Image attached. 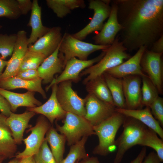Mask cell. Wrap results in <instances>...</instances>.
Instances as JSON below:
<instances>
[{"instance_id": "1", "label": "cell", "mask_w": 163, "mask_h": 163, "mask_svg": "<svg viewBox=\"0 0 163 163\" xmlns=\"http://www.w3.org/2000/svg\"><path fill=\"white\" fill-rule=\"evenodd\" d=\"M121 29L117 34L127 52L150 50L163 35V0H113Z\"/></svg>"}, {"instance_id": "2", "label": "cell", "mask_w": 163, "mask_h": 163, "mask_svg": "<svg viewBox=\"0 0 163 163\" xmlns=\"http://www.w3.org/2000/svg\"><path fill=\"white\" fill-rule=\"evenodd\" d=\"M104 50L105 54L99 62L84 69L80 73V77L88 75L83 81L84 85L102 75L107 70L120 64L125 60L128 59L131 57L117 35L113 43Z\"/></svg>"}, {"instance_id": "3", "label": "cell", "mask_w": 163, "mask_h": 163, "mask_svg": "<svg viewBox=\"0 0 163 163\" xmlns=\"http://www.w3.org/2000/svg\"><path fill=\"white\" fill-rule=\"evenodd\" d=\"M126 116L116 112L99 124L93 126L95 135L99 139V143L93 153L95 155L106 156L115 145V138L117 131L123 125Z\"/></svg>"}, {"instance_id": "4", "label": "cell", "mask_w": 163, "mask_h": 163, "mask_svg": "<svg viewBox=\"0 0 163 163\" xmlns=\"http://www.w3.org/2000/svg\"><path fill=\"white\" fill-rule=\"evenodd\" d=\"M123 125V130L115 140V145L117 146V149L114 163L121 162L126 151L138 144L147 127L138 120L127 116H126Z\"/></svg>"}, {"instance_id": "5", "label": "cell", "mask_w": 163, "mask_h": 163, "mask_svg": "<svg viewBox=\"0 0 163 163\" xmlns=\"http://www.w3.org/2000/svg\"><path fill=\"white\" fill-rule=\"evenodd\" d=\"M62 120V126L56 121V129L65 136L69 145H74L84 136L95 135L93 126L83 117L66 112Z\"/></svg>"}, {"instance_id": "6", "label": "cell", "mask_w": 163, "mask_h": 163, "mask_svg": "<svg viewBox=\"0 0 163 163\" xmlns=\"http://www.w3.org/2000/svg\"><path fill=\"white\" fill-rule=\"evenodd\" d=\"M110 45H100L86 42L65 33L62 36L59 51L64 55L65 66L67 62L72 58L77 57L81 60H87L88 56L91 53L107 49Z\"/></svg>"}, {"instance_id": "7", "label": "cell", "mask_w": 163, "mask_h": 163, "mask_svg": "<svg viewBox=\"0 0 163 163\" xmlns=\"http://www.w3.org/2000/svg\"><path fill=\"white\" fill-rule=\"evenodd\" d=\"M72 82L66 81L57 85L56 97L62 108L84 117L86 114L85 99L80 97L72 88Z\"/></svg>"}, {"instance_id": "8", "label": "cell", "mask_w": 163, "mask_h": 163, "mask_svg": "<svg viewBox=\"0 0 163 163\" xmlns=\"http://www.w3.org/2000/svg\"><path fill=\"white\" fill-rule=\"evenodd\" d=\"M111 0H90L88 8L94 11V15L90 22L79 31L72 34L74 37L82 41L93 32L100 31L104 21L110 15L111 9Z\"/></svg>"}, {"instance_id": "9", "label": "cell", "mask_w": 163, "mask_h": 163, "mask_svg": "<svg viewBox=\"0 0 163 163\" xmlns=\"http://www.w3.org/2000/svg\"><path fill=\"white\" fill-rule=\"evenodd\" d=\"M51 124L44 116L41 115L37 118L35 125L27 130L31 131L29 135L23 139L25 148L24 150L15 155V158L33 156L39 151L45 139V136Z\"/></svg>"}, {"instance_id": "10", "label": "cell", "mask_w": 163, "mask_h": 163, "mask_svg": "<svg viewBox=\"0 0 163 163\" xmlns=\"http://www.w3.org/2000/svg\"><path fill=\"white\" fill-rule=\"evenodd\" d=\"M162 54L163 53H156L146 49L140 62L142 71L147 74L160 94L163 93Z\"/></svg>"}, {"instance_id": "11", "label": "cell", "mask_w": 163, "mask_h": 163, "mask_svg": "<svg viewBox=\"0 0 163 163\" xmlns=\"http://www.w3.org/2000/svg\"><path fill=\"white\" fill-rule=\"evenodd\" d=\"M105 54L104 50L98 56L90 60H81L76 57L71 58L66 63L64 68L59 75L56 77L46 88L47 91L54 84L58 85L59 83L66 81H71L77 83L81 79L80 74L84 69L93 66L99 62Z\"/></svg>"}, {"instance_id": "12", "label": "cell", "mask_w": 163, "mask_h": 163, "mask_svg": "<svg viewBox=\"0 0 163 163\" xmlns=\"http://www.w3.org/2000/svg\"><path fill=\"white\" fill-rule=\"evenodd\" d=\"M85 98L84 118L93 126L99 124L116 112L114 105L101 100L92 94L88 93Z\"/></svg>"}, {"instance_id": "13", "label": "cell", "mask_w": 163, "mask_h": 163, "mask_svg": "<svg viewBox=\"0 0 163 163\" xmlns=\"http://www.w3.org/2000/svg\"><path fill=\"white\" fill-rule=\"evenodd\" d=\"M11 57L6 68L0 77V81L15 76L18 72L24 56L28 50V44L27 32L19 30Z\"/></svg>"}, {"instance_id": "14", "label": "cell", "mask_w": 163, "mask_h": 163, "mask_svg": "<svg viewBox=\"0 0 163 163\" xmlns=\"http://www.w3.org/2000/svg\"><path fill=\"white\" fill-rule=\"evenodd\" d=\"M122 79L126 109H142L141 77L131 75L125 76Z\"/></svg>"}, {"instance_id": "15", "label": "cell", "mask_w": 163, "mask_h": 163, "mask_svg": "<svg viewBox=\"0 0 163 163\" xmlns=\"http://www.w3.org/2000/svg\"><path fill=\"white\" fill-rule=\"evenodd\" d=\"M111 11L108 19L102 29L93 39L96 45H110L121 29L117 18V6L113 0L111 1Z\"/></svg>"}, {"instance_id": "16", "label": "cell", "mask_w": 163, "mask_h": 163, "mask_svg": "<svg viewBox=\"0 0 163 163\" xmlns=\"http://www.w3.org/2000/svg\"><path fill=\"white\" fill-rule=\"evenodd\" d=\"M62 37L60 27L56 26L50 28L47 33L34 43L28 45V50L40 53L46 58L57 49Z\"/></svg>"}, {"instance_id": "17", "label": "cell", "mask_w": 163, "mask_h": 163, "mask_svg": "<svg viewBox=\"0 0 163 163\" xmlns=\"http://www.w3.org/2000/svg\"><path fill=\"white\" fill-rule=\"evenodd\" d=\"M59 46L60 44L52 54L45 59L37 69L43 84L51 83L54 78V75L61 74L64 68V55L59 52Z\"/></svg>"}, {"instance_id": "18", "label": "cell", "mask_w": 163, "mask_h": 163, "mask_svg": "<svg viewBox=\"0 0 163 163\" xmlns=\"http://www.w3.org/2000/svg\"><path fill=\"white\" fill-rule=\"evenodd\" d=\"M146 49L144 46L141 47L133 56L126 61L105 72L118 78L131 75H138L141 77L147 76L143 72L140 66L142 55Z\"/></svg>"}, {"instance_id": "19", "label": "cell", "mask_w": 163, "mask_h": 163, "mask_svg": "<svg viewBox=\"0 0 163 163\" xmlns=\"http://www.w3.org/2000/svg\"><path fill=\"white\" fill-rule=\"evenodd\" d=\"M57 85L54 84L52 88V92L48 100L41 105L33 108H28L27 110L32 111L36 114L45 116L52 125L56 120H63L66 112L62 108L56 97Z\"/></svg>"}, {"instance_id": "20", "label": "cell", "mask_w": 163, "mask_h": 163, "mask_svg": "<svg viewBox=\"0 0 163 163\" xmlns=\"http://www.w3.org/2000/svg\"><path fill=\"white\" fill-rule=\"evenodd\" d=\"M36 114L34 112L28 110L19 114L11 112L6 118V123L11 129L17 144L21 143L24 131L26 129L31 127L29 122Z\"/></svg>"}, {"instance_id": "21", "label": "cell", "mask_w": 163, "mask_h": 163, "mask_svg": "<svg viewBox=\"0 0 163 163\" xmlns=\"http://www.w3.org/2000/svg\"><path fill=\"white\" fill-rule=\"evenodd\" d=\"M35 93L30 91L23 93H17L0 88V94L8 101L13 113L20 107L33 108L41 105L42 102L35 97Z\"/></svg>"}, {"instance_id": "22", "label": "cell", "mask_w": 163, "mask_h": 163, "mask_svg": "<svg viewBox=\"0 0 163 163\" xmlns=\"http://www.w3.org/2000/svg\"><path fill=\"white\" fill-rule=\"evenodd\" d=\"M115 110L126 116L131 117L138 120L155 132L163 140V129L158 122L152 115L149 107H145L144 109L136 110L116 107Z\"/></svg>"}, {"instance_id": "23", "label": "cell", "mask_w": 163, "mask_h": 163, "mask_svg": "<svg viewBox=\"0 0 163 163\" xmlns=\"http://www.w3.org/2000/svg\"><path fill=\"white\" fill-rule=\"evenodd\" d=\"M40 78L34 80H26L14 76L0 81V88L9 91L18 88L26 89L28 91L37 92L44 99L47 96L42 86Z\"/></svg>"}, {"instance_id": "24", "label": "cell", "mask_w": 163, "mask_h": 163, "mask_svg": "<svg viewBox=\"0 0 163 163\" xmlns=\"http://www.w3.org/2000/svg\"><path fill=\"white\" fill-rule=\"evenodd\" d=\"M31 14L27 26L31 28V32L27 39L28 45L34 43L38 39L41 37L50 29L44 26L41 20V7L37 0L32 1Z\"/></svg>"}, {"instance_id": "25", "label": "cell", "mask_w": 163, "mask_h": 163, "mask_svg": "<svg viewBox=\"0 0 163 163\" xmlns=\"http://www.w3.org/2000/svg\"><path fill=\"white\" fill-rule=\"evenodd\" d=\"M7 117L0 113V154L6 158L13 157L17 148L11 131L6 123Z\"/></svg>"}, {"instance_id": "26", "label": "cell", "mask_w": 163, "mask_h": 163, "mask_svg": "<svg viewBox=\"0 0 163 163\" xmlns=\"http://www.w3.org/2000/svg\"><path fill=\"white\" fill-rule=\"evenodd\" d=\"M85 85L88 93L92 94L104 102L114 105L110 92L103 74L89 81Z\"/></svg>"}, {"instance_id": "27", "label": "cell", "mask_w": 163, "mask_h": 163, "mask_svg": "<svg viewBox=\"0 0 163 163\" xmlns=\"http://www.w3.org/2000/svg\"><path fill=\"white\" fill-rule=\"evenodd\" d=\"M45 139L50 145L51 151L57 163H60L63 159L65 136L58 133L56 129L51 126L46 134Z\"/></svg>"}, {"instance_id": "28", "label": "cell", "mask_w": 163, "mask_h": 163, "mask_svg": "<svg viewBox=\"0 0 163 163\" xmlns=\"http://www.w3.org/2000/svg\"><path fill=\"white\" fill-rule=\"evenodd\" d=\"M46 4L59 18H62L72 11L78 8L86 6L83 0H46Z\"/></svg>"}, {"instance_id": "29", "label": "cell", "mask_w": 163, "mask_h": 163, "mask_svg": "<svg viewBox=\"0 0 163 163\" xmlns=\"http://www.w3.org/2000/svg\"><path fill=\"white\" fill-rule=\"evenodd\" d=\"M103 75L110 92L114 106L118 108L126 109L122 78L114 77L105 72Z\"/></svg>"}, {"instance_id": "30", "label": "cell", "mask_w": 163, "mask_h": 163, "mask_svg": "<svg viewBox=\"0 0 163 163\" xmlns=\"http://www.w3.org/2000/svg\"><path fill=\"white\" fill-rule=\"evenodd\" d=\"M149 147L154 150L161 162L163 161V140L151 129L147 127L138 144Z\"/></svg>"}, {"instance_id": "31", "label": "cell", "mask_w": 163, "mask_h": 163, "mask_svg": "<svg viewBox=\"0 0 163 163\" xmlns=\"http://www.w3.org/2000/svg\"><path fill=\"white\" fill-rule=\"evenodd\" d=\"M142 85L141 87L142 103V107H150L159 96L158 91L149 77H141Z\"/></svg>"}, {"instance_id": "32", "label": "cell", "mask_w": 163, "mask_h": 163, "mask_svg": "<svg viewBox=\"0 0 163 163\" xmlns=\"http://www.w3.org/2000/svg\"><path fill=\"white\" fill-rule=\"evenodd\" d=\"M88 137L84 136L78 142L71 145L67 156L60 163H75L78 160H80L89 157L85 148Z\"/></svg>"}, {"instance_id": "33", "label": "cell", "mask_w": 163, "mask_h": 163, "mask_svg": "<svg viewBox=\"0 0 163 163\" xmlns=\"http://www.w3.org/2000/svg\"><path fill=\"white\" fill-rule=\"evenodd\" d=\"M46 58L40 53L28 50L23 59L19 72L27 69L37 70Z\"/></svg>"}, {"instance_id": "34", "label": "cell", "mask_w": 163, "mask_h": 163, "mask_svg": "<svg viewBox=\"0 0 163 163\" xmlns=\"http://www.w3.org/2000/svg\"><path fill=\"white\" fill-rule=\"evenodd\" d=\"M21 15L17 0H0V17L15 20Z\"/></svg>"}, {"instance_id": "35", "label": "cell", "mask_w": 163, "mask_h": 163, "mask_svg": "<svg viewBox=\"0 0 163 163\" xmlns=\"http://www.w3.org/2000/svg\"><path fill=\"white\" fill-rule=\"evenodd\" d=\"M17 39V34H0V54L2 59L12 55Z\"/></svg>"}, {"instance_id": "36", "label": "cell", "mask_w": 163, "mask_h": 163, "mask_svg": "<svg viewBox=\"0 0 163 163\" xmlns=\"http://www.w3.org/2000/svg\"><path fill=\"white\" fill-rule=\"evenodd\" d=\"M45 138L37 152L34 155L36 163H57Z\"/></svg>"}, {"instance_id": "37", "label": "cell", "mask_w": 163, "mask_h": 163, "mask_svg": "<svg viewBox=\"0 0 163 163\" xmlns=\"http://www.w3.org/2000/svg\"><path fill=\"white\" fill-rule=\"evenodd\" d=\"M152 114L158 122L160 125L163 126V98L159 96L150 107Z\"/></svg>"}, {"instance_id": "38", "label": "cell", "mask_w": 163, "mask_h": 163, "mask_svg": "<svg viewBox=\"0 0 163 163\" xmlns=\"http://www.w3.org/2000/svg\"><path fill=\"white\" fill-rule=\"evenodd\" d=\"M26 80L38 79L40 77L37 70L27 69L19 72L15 76Z\"/></svg>"}, {"instance_id": "39", "label": "cell", "mask_w": 163, "mask_h": 163, "mask_svg": "<svg viewBox=\"0 0 163 163\" xmlns=\"http://www.w3.org/2000/svg\"><path fill=\"white\" fill-rule=\"evenodd\" d=\"M21 15H26L31 10L32 2L30 0H17Z\"/></svg>"}, {"instance_id": "40", "label": "cell", "mask_w": 163, "mask_h": 163, "mask_svg": "<svg viewBox=\"0 0 163 163\" xmlns=\"http://www.w3.org/2000/svg\"><path fill=\"white\" fill-rule=\"evenodd\" d=\"M0 111L1 113L8 117L12 112L10 105L7 100L0 94Z\"/></svg>"}, {"instance_id": "41", "label": "cell", "mask_w": 163, "mask_h": 163, "mask_svg": "<svg viewBox=\"0 0 163 163\" xmlns=\"http://www.w3.org/2000/svg\"><path fill=\"white\" fill-rule=\"evenodd\" d=\"M150 50L156 53H163V35L153 44Z\"/></svg>"}, {"instance_id": "42", "label": "cell", "mask_w": 163, "mask_h": 163, "mask_svg": "<svg viewBox=\"0 0 163 163\" xmlns=\"http://www.w3.org/2000/svg\"><path fill=\"white\" fill-rule=\"evenodd\" d=\"M155 152L152 151L145 156L142 163H161Z\"/></svg>"}, {"instance_id": "43", "label": "cell", "mask_w": 163, "mask_h": 163, "mask_svg": "<svg viewBox=\"0 0 163 163\" xmlns=\"http://www.w3.org/2000/svg\"><path fill=\"white\" fill-rule=\"evenodd\" d=\"M146 148L143 147L136 157L132 160L130 163H142L146 155Z\"/></svg>"}, {"instance_id": "44", "label": "cell", "mask_w": 163, "mask_h": 163, "mask_svg": "<svg viewBox=\"0 0 163 163\" xmlns=\"http://www.w3.org/2000/svg\"><path fill=\"white\" fill-rule=\"evenodd\" d=\"M78 163H100L98 158L96 157L89 156L82 159Z\"/></svg>"}, {"instance_id": "45", "label": "cell", "mask_w": 163, "mask_h": 163, "mask_svg": "<svg viewBox=\"0 0 163 163\" xmlns=\"http://www.w3.org/2000/svg\"><path fill=\"white\" fill-rule=\"evenodd\" d=\"M18 163H36L34 156H31L18 159Z\"/></svg>"}, {"instance_id": "46", "label": "cell", "mask_w": 163, "mask_h": 163, "mask_svg": "<svg viewBox=\"0 0 163 163\" xmlns=\"http://www.w3.org/2000/svg\"><path fill=\"white\" fill-rule=\"evenodd\" d=\"M8 63V61H5L2 59L0 55V77L2 74L4 68L6 66Z\"/></svg>"}, {"instance_id": "47", "label": "cell", "mask_w": 163, "mask_h": 163, "mask_svg": "<svg viewBox=\"0 0 163 163\" xmlns=\"http://www.w3.org/2000/svg\"><path fill=\"white\" fill-rule=\"evenodd\" d=\"M18 159L15 158L10 160L7 163H18Z\"/></svg>"}, {"instance_id": "48", "label": "cell", "mask_w": 163, "mask_h": 163, "mask_svg": "<svg viewBox=\"0 0 163 163\" xmlns=\"http://www.w3.org/2000/svg\"><path fill=\"white\" fill-rule=\"evenodd\" d=\"M6 159V158L5 157L0 154V163H2L3 161Z\"/></svg>"}, {"instance_id": "49", "label": "cell", "mask_w": 163, "mask_h": 163, "mask_svg": "<svg viewBox=\"0 0 163 163\" xmlns=\"http://www.w3.org/2000/svg\"><path fill=\"white\" fill-rule=\"evenodd\" d=\"M79 160H78L77 161L75 162V163H78L79 161Z\"/></svg>"}, {"instance_id": "50", "label": "cell", "mask_w": 163, "mask_h": 163, "mask_svg": "<svg viewBox=\"0 0 163 163\" xmlns=\"http://www.w3.org/2000/svg\"><path fill=\"white\" fill-rule=\"evenodd\" d=\"M2 26L0 24V29H1L2 28Z\"/></svg>"}]
</instances>
